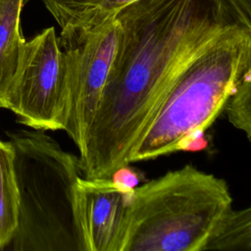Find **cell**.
<instances>
[{
    "mask_svg": "<svg viewBox=\"0 0 251 251\" xmlns=\"http://www.w3.org/2000/svg\"><path fill=\"white\" fill-rule=\"evenodd\" d=\"M116 19L117 56L79 150L87 178L112 177L129 165L133 146L175 80L234 22L222 0H137Z\"/></svg>",
    "mask_w": 251,
    "mask_h": 251,
    "instance_id": "6da1fadb",
    "label": "cell"
},
{
    "mask_svg": "<svg viewBox=\"0 0 251 251\" xmlns=\"http://www.w3.org/2000/svg\"><path fill=\"white\" fill-rule=\"evenodd\" d=\"M251 67V34L235 22L221 29L187 64L140 135L128 162L186 149L225 110Z\"/></svg>",
    "mask_w": 251,
    "mask_h": 251,
    "instance_id": "7a4b0ae2",
    "label": "cell"
},
{
    "mask_svg": "<svg viewBox=\"0 0 251 251\" xmlns=\"http://www.w3.org/2000/svg\"><path fill=\"white\" fill-rule=\"evenodd\" d=\"M227 183L192 165L134 187L120 251H205L232 209Z\"/></svg>",
    "mask_w": 251,
    "mask_h": 251,
    "instance_id": "3957f363",
    "label": "cell"
},
{
    "mask_svg": "<svg viewBox=\"0 0 251 251\" xmlns=\"http://www.w3.org/2000/svg\"><path fill=\"white\" fill-rule=\"evenodd\" d=\"M14 152L18 225L5 250L83 251L76 211V156L42 130L8 132Z\"/></svg>",
    "mask_w": 251,
    "mask_h": 251,
    "instance_id": "277c9868",
    "label": "cell"
},
{
    "mask_svg": "<svg viewBox=\"0 0 251 251\" xmlns=\"http://www.w3.org/2000/svg\"><path fill=\"white\" fill-rule=\"evenodd\" d=\"M120 25L115 17L61 28L58 43L68 73L66 131L78 150L97 111L117 56Z\"/></svg>",
    "mask_w": 251,
    "mask_h": 251,
    "instance_id": "5b68a950",
    "label": "cell"
},
{
    "mask_svg": "<svg viewBox=\"0 0 251 251\" xmlns=\"http://www.w3.org/2000/svg\"><path fill=\"white\" fill-rule=\"evenodd\" d=\"M21 124L36 130L66 129L68 73L54 27H47L21 46L6 108Z\"/></svg>",
    "mask_w": 251,
    "mask_h": 251,
    "instance_id": "8992f818",
    "label": "cell"
},
{
    "mask_svg": "<svg viewBox=\"0 0 251 251\" xmlns=\"http://www.w3.org/2000/svg\"><path fill=\"white\" fill-rule=\"evenodd\" d=\"M130 187L112 177L87 178L76 184V211L83 251H120Z\"/></svg>",
    "mask_w": 251,
    "mask_h": 251,
    "instance_id": "52a82bcc",
    "label": "cell"
},
{
    "mask_svg": "<svg viewBox=\"0 0 251 251\" xmlns=\"http://www.w3.org/2000/svg\"><path fill=\"white\" fill-rule=\"evenodd\" d=\"M24 0H0V108H6V96L18 66L25 41L20 27Z\"/></svg>",
    "mask_w": 251,
    "mask_h": 251,
    "instance_id": "ba28073f",
    "label": "cell"
},
{
    "mask_svg": "<svg viewBox=\"0 0 251 251\" xmlns=\"http://www.w3.org/2000/svg\"><path fill=\"white\" fill-rule=\"evenodd\" d=\"M62 27L103 21L115 17L137 0H41Z\"/></svg>",
    "mask_w": 251,
    "mask_h": 251,
    "instance_id": "9c48e42d",
    "label": "cell"
},
{
    "mask_svg": "<svg viewBox=\"0 0 251 251\" xmlns=\"http://www.w3.org/2000/svg\"><path fill=\"white\" fill-rule=\"evenodd\" d=\"M13 159L11 143L0 140V251L9 245L18 225L19 199Z\"/></svg>",
    "mask_w": 251,
    "mask_h": 251,
    "instance_id": "30bf717a",
    "label": "cell"
},
{
    "mask_svg": "<svg viewBox=\"0 0 251 251\" xmlns=\"http://www.w3.org/2000/svg\"><path fill=\"white\" fill-rule=\"evenodd\" d=\"M208 250L251 251V206L226 215L206 245Z\"/></svg>",
    "mask_w": 251,
    "mask_h": 251,
    "instance_id": "8fae6325",
    "label": "cell"
},
{
    "mask_svg": "<svg viewBox=\"0 0 251 251\" xmlns=\"http://www.w3.org/2000/svg\"><path fill=\"white\" fill-rule=\"evenodd\" d=\"M225 112L228 122L241 130L251 143V67L236 85Z\"/></svg>",
    "mask_w": 251,
    "mask_h": 251,
    "instance_id": "7c38bea8",
    "label": "cell"
},
{
    "mask_svg": "<svg viewBox=\"0 0 251 251\" xmlns=\"http://www.w3.org/2000/svg\"><path fill=\"white\" fill-rule=\"evenodd\" d=\"M233 21L251 34V0H222Z\"/></svg>",
    "mask_w": 251,
    "mask_h": 251,
    "instance_id": "4fadbf2b",
    "label": "cell"
}]
</instances>
